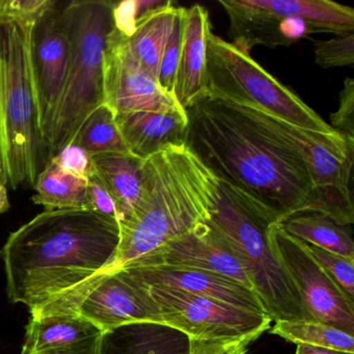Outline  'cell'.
<instances>
[{
  "instance_id": "obj_35",
  "label": "cell",
  "mask_w": 354,
  "mask_h": 354,
  "mask_svg": "<svg viewBox=\"0 0 354 354\" xmlns=\"http://www.w3.org/2000/svg\"><path fill=\"white\" fill-rule=\"evenodd\" d=\"M295 354H353L316 346L297 345Z\"/></svg>"
},
{
  "instance_id": "obj_22",
  "label": "cell",
  "mask_w": 354,
  "mask_h": 354,
  "mask_svg": "<svg viewBox=\"0 0 354 354\" xmlns=\"http://www.w3.org/2000/svg\"><path fill=\"white\" fill-rule=\"evenodd\" d=\"M179 8L173 1L152 10L136 20L126 44L138 67L158 82L159 69L165 47L171 38Z\"/></svg>"
},
{
  "instance_id": "obj_9",
  "label": "cell",
  "mask_w": 354,
  "mask_h": 354,
  "mask_svg": "<svg viewBox=\"0 0 354 354\" xmlns=\"http://www.w3.org/2000/svg\"><path fill=\"white\" fill-rule=\"evenodd\" d=\"M287 126L301 149L313 182V192L304 212L325 215L339 225H353L354 140L335 130L322 133L290 123Z\"/></svg>"
},
{
  "instance_id": "obj_27",
  "label": "cell",
  "mask_w": 354,
  "mask_h": 354,
  "mask_svg": "<svg viewBox=\"0 0 354 354\" xmlns=\"http://www.w3.org/2000/svg\"><path fill=\"white\" fill-rule=\"evenodd\" d=\"M306 246L335 285L354 301V260L310 244H306Z\"/></svg>"
},
{
  "instance_id": "obj_26",
  "label": "cell",
  "mask_w": 354,
  "mask_h": 354,
  "mask_svg": "<svg viewBox=\"0 0 354 354\" xmlns=\"http://www.w3.org/2000/svg\"><path fill=\"white\" fill-rule=\"evenodd\" d=\"M72 144L90 155L129 152L115 123V115L107 105L93 111L78 130Z\"/></svg>"
},
{
  "instance_id": "obj_20",
  "label": "cell",
  "mask_w": 354,
  "mask_h": 354,
  "mask_svg": "<svg viewBox=\"0 0 354 354\" xmlns=\"http://www.w3.org/2000/svg\"><path fill=\"white\" fill-rule=\"evenodd\" d=\"M190 337L157 322H136L105 330L99 354H189Z\"/></svg>"
},
{
  "instance_id": "obj_24",
  "label": "cell",
  "mask_w": 354,
  "mask_h": 354,
  "mask_svg": "<svg viewBox=\"0 0 354 354\" xmlns=\"http://www.w3.org/2000/svg\"><path fill=\"white\" fill-rule=\"evenodd\" d=\"M32 200L44 207L45 211L90 210L88 198V179L67 173L53 161L37 178Z\"/></svg>"
},
{
  "instance_id": "obj_6",
  "label": "cell",
  "mask_w": 354,
  "mask_h": 354,
  "mask_svg": "<svg viewBox=\"0 0 354 354\" xmlns=\"http://www.w3.org/2000/svg\"><path fill=\"white\" fill-rule=\"evenodd\" d=\"M115 3L74 0L63 8L70 44L67 80L51 130V158L72 144L88 115L104 104L103 59L115 28Z\"/></svg>"
},
{
  "instance_id": "obj_17",
  "label": "cell",
  "mask_w": 354,
  "mask_h": 354,
  "mask_svg": "<svg viewBox=\"0 0 354 354\" xmlns=\"http://www.w3.org/2000/svg\"><path fill=\"white\" fill-rule=\"evenodd\" d=\"M103 333L80 313L30 315L20 354H99Z\"/></svg>"
},
{
  "instance_id": "obj_8",
  "label": "cell",
  "mask_w": 354,
  "mask_h": 354,
  "mask_svg": "<svg viewBox=\"0 0 354 354\" xmlns=\"http://www.w3.org/2000/svg\"><path fill=\"white\" fill-rule=\"evenodd\" d=\"M233 44L250 53L254 46H290L306 34L347 36L354 10L330 0H221Z\"/></svg>"
},
{
  "instance_id": "obj_5",
  "label": "cell",
  "mask_w": 354,
  "mask_h": 354,
  "mask_svg": "<svg viewBox=\"0 0 354 354\" xmlns=\"http://www.w3.org/2000/svg\"><path fill=\"white\" fill-rule=\"evenodd\" d=\"M207 223L235 252L271 320H312L271 250L269 232L279 219L270 209L219 180L218 201Z\"/></svg>"
},
{
  "instance_id": "obj_28",
  "label": "cell",
  "mask_w": 354,
  "mask_h": 354,
  "mask_svg": "<svg viewBox=\"0 0 354 354\" xmlns=\"http://www.w3.org/2000/svg\"><path fill=\"white\" fill-rule=\"evenodd\" d=\"M184 12H185V8H179L173 32L165 47V53L161 59L160 69H159V86L171 96H174V92H175L176 74L179 65L182 40H183Z\"/></svg>"
},
{
  "instance_id": "obj_36",
  "label": "cell",
  "mask_w": 354,
  "mask_h": 354,
  "mask_svg": "<svg viewBox=\"0 0 354 354\" xmlns=\"http://www.w3.org/2000/svg\"><path fill=\"white\" fill-rule=\"evenodd\" d=\"M10 209L9 198H8V190L5 184L0 182V214L7 212Z\"/></svg>"
},
{
  "instance_id": "obj_4",
  "label": "cell",
  "mask_w": 354,
  "mask_h": 354,
  "mask_svg": "<svg viewBox=\"0 0 354 354\" xmlns=\"http://www.w3.org/2000/svg\"><path fill=\"white\" fill-rule=\"evenodd\" d=\"M34 22L0 21V158L8 185L34 188L51 160L39 123L30 59Z\"/></svg>"
},
{
  "instance_id": "obj_12",
  "label": "cell",
  "mask_w": 354,
  "mask_h": 354,
  "mask_svg": "<svg viewBox=\"0 0 354 354\" xmlns=\"http://www.w3.org/2000/svg\"><path fill=\"white\" fill-rule=\"evenodd\" d=\"M57 3L32 26L30 59L38 101L39 123L49 145L53 122L67 80L70 44ZM50 148V147H49Z\"/></svg>"
},
{
  "instance_id": "obj_33",
  "label": "cell",
  "mask_w": 354,
  "mask_h": 354,
  "mask_svg": "<svg viewBox=\"0 0 354 354\" xmlns=\"http://www.w3.org/2000/svg\"><path fill=\"white\" fill-rule=\"evenodd\" d=\"M50 161L59 165L67 173L84 179H88L95 171L92 155L75 144L66 146L59 154L53 157Z\"/></svg>"
},
{
  "instance_id": "obj_1",
  "label": "cell",
  "mask_w": 354,
  "mask_h": 354,
  "mask_svg": "<svg viewBox=\"0 0 354 354\" xmlns=\"http://www.w3.org/2000/svg\"><path fill=\"white\" fill-rule=\"evenodd\" d=\"M117 219L91 210L44 211L13 232L0 250L12 304L30 315L77 314L115 262Z\"/></svg>"
},
{
  "instance_id": "obj_25",
  "label": "cell",
  "mask_w": 354,
  "mask_h": 354,
  "mask_svg": "<svg viewBox=\"0 0 354 354\" xmlns=\"http://www.w3.org/2000/svg\"><path fill=\"white\" fill-rule=\"evenodd\" d=\"M270 331L296 345L316 346L354 354V335L318 321H277Z\"/></svg>"
},
{
  "instance_id": "obj_11",
  "label": "cell",
  "mask_w": 354,
  "mask_h": 354,
  "mask_svg": "<svg viewBox=\"0 0 354 354\" xmlns=\"http://www.w3.org/2000/svg\"><path fill=\"white\" fill-rule=\"evenodd\" d=\"M163 324L190 339H213L261 335L271 328L270 317L236 308L181 290L150 286Z\"/></svg>"
},
{
  "instance_id": "obj_7",
  "label": "cell",
  "mask_w": 354,
  "mask_h": 354,
  "mask_svg": "<svg viewBox=\"0 0 354 354\" xmlns=\"http://www.w3.org/2000/svg\"><path fill=\"white\" fill-rule=\"evenodd\" d=\"M207 86L209 98L250 107L302 129L322 133L335 130L250 53L212 32L207 46Z\"/></svg>"
},
{
  "instance_id": "obj_31",
  "label": "cell",
  "mask_w": 354,
  "mask_h": 354,
  "mask_svg": "<svg viewBox=\"0 0 354 354\" xmlns=\"http://www.w3.org/2000/svg\"><path fill=\"white\" fill-rule=\"evenodd\" d=\"M259 337L250 335L227 339H190L189 354H246L250 344Z\"/></svg>"
},
{
  "instance_id": "obj_18",
  "label": "cell",
  "mask_w": 354,
  "mask_h": 354,
  "mask_svg": "<svg viewBox=\"0 0 354 354\" xmlns=\"http://www.w3.org/2000/svg\"><path fill=\"white\" fill-rule=\"evenodd\" d=\"M210 34L208 11L200 5L185 9L183 40L174 92L176 100L185 111L209 98L207 46Z\"/></svg>"
},
{
  "instance_id": "obj_19",
  "label": "cell",
  "mask_w": 354,
  "mask_h": 354,
  "mask_svg": "<svg viewBox=\"0 0 354 354\" xmlns=\"http://www.w3.org/2000/svg\"><path fill=\"white\" fill-rule=\"evenodd\" d=\"M115 123L129 153L147 159L169 146L187 142V111H134L115 115Z\"/></svg>"
},
{
  "instance_id": "obj_15",
  "label": "cell",
  "mask_w": 354,
  "mask_h": 354,
  "mask_svg": "<svg viewBox=\"0 0 354 354\" xmlns=\"http://www.w3.org/2000/svg\"><path fill=\"white\" fill-rule=\"evenodd\" d=\"M129 265L184 267L211 271L236 279L252 290L246 271L235 252L207 221Z\"/></svg>"
},
{
  "instance_id": "obj_23",
  "label": "cell",
  "mask_w": 354,
  "mask_h": 354,
  "mask_svg": "<svg viewBox=\"0 0 354 354\" xmlns=\"http://www.w3.org/2000/svg\"><path fill=\"white\" fill-rule=\"evenodd\" d=\"M279 227L292 237L310 245L354 260L351 225H342L315 212H300L283 219Z\"/></svg>"
},
{
  "instance_id": "obj_10",
  "label": "cell",
  "mask_w": 354,
  "mask_h": 354,
  "mask_svg": "<svg viewBox=\"0 0 354 354\" xmlns=\"http://www.w3.org/2000/svg\"><path fill=\"white\" fill-rule=\"evenodd\" d=\"M269 240L310 318L354 335V301L315 260L306 244L286 233L279 223L271 227Z\"/></svg>"
},
{
  "instance_id": "obj_32",
  "label": "cell",
  "mask_w": 354,
  "mask_h": 354,
  "mask_svg": "<svg viewBox=\"0 0 354 354\" xmlns=\"http://www.w3.org/2000/svg\"><path fill=\"white\" fill-rule=\"evenodd\" d=\"M330 127L345 138L354 140V80L346 78L339 94L337 111L330 115Z\"/></svg>"
},
{
  "instance_id": "obj_29",
  "label": "cell",
  "mask_w": 354,
  "mask_h": 354,
  "mask_svg": "<svg viewBox=\"0 0 354 354\" xmlns=\"http://www.w3.org/2000/svg\"><path fill=\"white\" fill-rule=\"evenodd\" d=\"M315 62L320 67H352L354 64V35L335 37L315 44Z\"/></svg>"
},
{
  "instance_id": "obj_30",
  "label": "cell",
  "mask_w": 354,
  "mask_h": 354,
  "mask_svg": "<svg viewBox=\"0 0 354 354\" xmlns=\"http://www.w3.org/2000/svg\"><path fill=\"white\" fill-rule=\"evenodd\" d=\"M57 3V0H0V21L20 20L36 24Z\"/></svg>"
},
{
  "instance_id": "obj_14",
  "label": "cell",
  "mask_w": 354,
  "mask_h": 354,
  "mask_svg": "<svg viewBox=\"0 0 354 354\" xmlns=\"http://www.w3.org/2000/svg\"><path fill=\"white\" fill-rule=\"evenodd\" d=\"M78 312L104 331L129 323H162L150 286L129 267L102 273Z\"/></svg>"
},
{
  "instance_id": "obj_13",
  "label": "cell",
  "mask_w": 354,
  "mask_h": 354,
  "mask_svg": "<svg viewBox=\"0 0 354 354\" xmlns=\"http://www.w3.org/2000/svg\"><path fill=\"white\" fill-rule=\"evenodd\" d=\"M104 104L113 115L134 111L169 113L183 109L156 80L142 71L126 44V36L113 28L103 59Z\"/></svg>"
},
{
  "instance_id": "obj_21",
  "label": "cell",
  "mask_w": 354,
  "mask_h": 354,
  "mask_svg": "<svg viewBox=\"0 0 354 354\" xmlns=\"http://www.w3.org/2000/svg\"><path fill=\"white\" fill-rule=\"evenodd\" d=\"M95 171L115 202L119 225L133 214L142 189L144 159L131 153H105L92 156Z\"/></svg>"
},
{
  "instance_id": "obj_16",
  "label": "cell",
  "mask_w": 354,
  "mask_h": 354,
  "mask_svg": "<svg viewBox=\"0 0 354 354\" xmlns=\"http://www.w3.org/2000/svg\"><path fill=\"white\" fill-rule=\"evenodd\" d=\"M149 286L181 290L212 298L257 314H266L254 291L240 281L219 273L174 266L128 265Z\"/></svg>"
},
{
  "instance_id": "obj_37",
  "label": "cell",
  "mask_w": 354,
  "mask_h": 354,
  "mask_svg": "<svg viewBox=\"0 0 354 354\" xmlns=\"http://www.w3.org/2000/svg\"><path fill=\"white\" fill-rule=\"evenodd\" d=\"M0 182L5 184V185H8L7 176H6L5 169H3L1 158H0Z\"/></svg>"
},
{
  "instance_id": "obj_3",
  "label": "cell",
  "mask_w": 354,
  "mask_h": 354,
  "mask_svg": "<svg viewBox=\"0 0 354 354\" xmlns=\"http://www.w3.org/2000/svg\"><path fill=\"white\" fill-rule=\"evenodd\" d=\"M218 196V178L187 144L145 159L142 194L132 216L120 225L115 262L107 271L142 260L208 221Z\"/></svg>"
},
{
  "instance_id": "obj_2",
  "label": "cell",
  "mask_w": 354,
  "mask_h": 354,
  "mask_svg": "<svg viewBox=\"0 0 354 354\" xmlns=\"http://www.w3.org/2000/svg\"><path fill=\"white\" fill-rule=\"evenodd\" d=\"M187 113L186 144L218 180L270 209L279 223L304 212L313 182L287 122L213 98Z\"/></svg>"
},
{
  "instance_id": "obj_34",
  "label": "cell",
  "mask_w": 354,
  "mask_h": 354,
  "mask_svg": "<svg viewBox=\"0 0 354 354\" xmlns=\"http://www.w3.org/2000/svg\"><path fill=\"white\" fill-rule=\"evenodd\" d=\"M88 198L91 211L113 217V218L117 219L118 221V213L115 202L109 196L106 188L103 185L102 181L97 175L96 171H94L88 179Z\"/></svg>"
}]
</instances>
